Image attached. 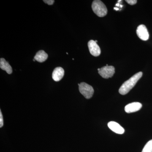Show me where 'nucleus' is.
<instances>
[{
  "mask_svg": "<svg viewBox=\"0 0 152 152\" xmlns=\"http://www.w3.org/2000/svg\"><path fill=\"white\" fill-rule=\"evenodd\" d=\"M142 76V72H139L133 75L132 77L125 82L120 87L119 92L121 94L124 95L127 94L135 86Z\"/></svg>",
  "mask_w": 152,
  "mask_h": 152,
  "instance_id": "nucleus-1",
  "label": "nucleus"
},
{
  "mask_svg": "<svg viewBox=\"0 0 152 152\" xmlns=\"http://www.w3.org/2000/svg\"><path fill=\"white\" fill-rule=\"evenodd\" d=\"M92 9L94 13L99 17L105 16L107 14V9L106 6L102 1L99 0L93 1Z\"/></svg>",
  "mask_w": 152,
  "mask_h": 152,
  "instance_id": "nucleus-2",
  "label": "nucleus"
},
{
  "mask_svg": "<svg viewBox=\"0 0 152 152\" xmlns=\"http://www.w3.org/2000/svg\"><path fill=\"white\" fill-rule=\"evenodd\" d=\"M79 91L86 99H90L93 96L94 89L92 87L86 83H81L79 87Z\"/></svg>",
  "mask_w": 152,
  "mask_h": 152,
  "instance_id": "nucleus-3",
  "label": "nucleus"
},
{
  "mask_svg": "<svg viewBox=\"0 0 152 152\" xmlns=\"http://www.w3.org/2000/svg\"><path fill=\"white\" fill-rule=\"evenodd\" d=\"M98 72L104 78L108 79L114 75L115 73V67L111 66H105L101 68Z\"/></svg>",
  "mask_w": 152,
  "mask_h": 152,
  "instance_id": "nucleus-4",
  "label": "nucleus"
},
{
  "mask_svg": "<svg viewBox=\"0 0 152 152\" xmlns=\"http://www.w3.org/2000/svg\"><path fill=\"white\" fill-rule=\"evenodd\" d=\"M88 45L90 53L94 56H99L101 54L100 48L95 41L91 40L89 41Z\"/></svg>",
  "mask_w": 152,
  "mask_h": 152,
  "instance_id": "nucleus-5",
  "label": "nucleus"
},
{
  "mask_svg": "<svg viewBox=\"0 0 152 152\" xmlns=\"http://www.w3.org/2000/svg\"><path fill=\"white\" fill-rule=\"evenodd\" d=\"M137 34L142 40L147 41L149 37V34L146 27L144 25H140L137 29Z\"/></svg>",
  "mask_w": 152,
  "mask_h": 152,
  "instance_id": "nucleus-6",
  "label": "nucleus"
},
{
  "mask_svg": "<svg viewBox=\"0 0 152 152\" xmlns=\"http://www.w3.org/2000/svg\"><path fill=\"white\" fill-rule=\"evenodd\" d=\"M142 107V104L140 103L133 102L128 104L125 107V111L128 113H134L140 110Z\"/></svg>",
  "mask_w": 152,
  "mask_h": 152,
  "instance_id": "nucleus-7",
  "label": "nucleus"
},
{
  "mask_svg": "<svg viewBox=\"0 0 152 152\" xmlns=\"http://www.w3.org/2000/svg\"><path fill=\"white\" fill-rule=\"evenodd\" d=\"M64 75V70L61 67H58L55 68L52 74V78L56 82L61 80Z\"/></svg>",
  "mask_w": 152,
  "mask_h": 152,
  "instance_id": "nucleus-8",
  "label": "nucleus"
},
{
  "mask_svg": "<svg viewBox=\"0 0 152 152\" xmlns=\"http://www.w3.org/2000/svg\"><path fill=\"white\" fill-rule=\"evenodd\" d=\"M108 126L112 131L117 134H122L124 133V129L115 122H110L108 124Z\"/></svg>",
  "mask_w": 152,
  "mask_h": 152,
  "instance_id": "nucleus-9",
  "label": "nucleus"
},
{
  "mask_svg": "<svg viewBox=\"0 0 152 152\" xmlns=\"http://www.w3.org/2000/svg\"><path fill=\"white\" fill-rule=\"evenodd\" d=\"M0 68L3 70L5 71L7 74H11L12 72V67L9 63L3 58H1L0 59Z\"/></svg>",
  "mask_w": 152,
  "mask_h": 152,
  "instance_id": "nucleus-10",
  "label": "nucleus"
},
{
  "mask_svg": "<svg viewBox=\"0 0 152 152\" xmlns=\"http://www.w3.org/2000/svg\"><path fill=\"white\" fill-rule=\"evenodd\" d=\"M48 57V54L44 50H42L39 51L37 53L34 58L39 62L42 63L46 61Z\"/></svg>",
  "mask_w": 152,
  "mask_h": 152,
  "instance_id": "nucleus-11",
  "label": "nucleus"
},
{
  "mask_svg": "<svg viewBox=\"0 0 152 152\" xmlns=\"http://www.w3.org/2000/svg\"><path fill=\"white\" fill-rule=\"evenodd\" d=\"M142 152H152V140L147 143Z\"/></svg>",
  "mask_w": 152,
  "mask_h": 152,
  "instance_id": "nucleus-12",
  "label": "nucleus"
},
{
  "mask_svg": "<svg viewBox=\"0 0 152 152\" xmlns=\"http://www.w3.org/2000/svg\"><path fill=\"white\" fill-rule=\"evenodd\" d=\"M126 1L131 5H134L137 4V0H126Z\"/></svg>",
  "mask_w": 152,
  "mask_h": 152,
  "instance_id": "nucleus-13",
  "label": "nucleus"
},
{
  "mask_svg": "<svg viewBox=\"0 0 152 152\" xmlns=\"http://www.w3.org/2000/svg\"><path fill=\"white\" fill-rule=\"evenodd\" d=\"M4 125V120L1 111H0V128H1Z\"/></svg>",
  "mask_w": 152,
  "mask_h": 152,
  "instance_id": "nucleus-14",
  "label": "nucleus"
},
{
  "mask_svg": "<svg viewBox=\"0 0 152 152\" xmlns=\"http://www.w3.org/2000/svg\"><path fill=\"white\" fill-rule=\"evenodd\" d=\"M43 1L49 5H52L54 3L55 1L54 0H44Z\"/></svg>",
  "mask_w": 152,
  "mask_h": 152,
  "instance_id": "nucleus-15",
  "label": "nucleus"
},
{
  "mask_svg": "<svg viewBox=\"0 0 152 152\" xmlns=\"http://www.w3.org/2000/svg\"><path fill=\"white\" fill-rule=\"evenodd\" d=\"M114 10H119V9L118 8L115 7L114 8Z\"/></svg>",
  "mask_w": 152,
  "mask_h": 152,
  "instance_id": "nucleus-16",
  "label": "nucleus"
},
{
  "mask_svg": "<svg viewBox=\"0 0 152 152\" xmlns=\"http://www.w3.org/2000/svg\"><path fill=\"white\" fill-rule=\"evenodd\" d=\"M116 6H117V7H119V6H120V4L118 3V4H116Z\"/></svg>",
  "mask_w": 152,
  "mask_h": 152,
  "instance_id": "nucleus-17",
  "label": "nucleus"
},
{
  "mask_svg": "<svg viewBox=\"0 0 152 152\" xmlns=\"http://www.w3.org/2000/svg\"><path fill=\"white\" fill-rule=\"evenodd\" d=\"M100 69H99H99H98V72H99V71L100 70Z\"/></svg>",
  "mask_w": 152,
  "mask_h": 152,
  "instance_id": "nucleus-18",
  "label": "nucleus"
},
{
  "mask_svg": "<svg viewBox=\"0 0 152 152\" xmlns=\"http://www.w3.org/2000/svg\"><path fill=\"white\" fill-rule=\"evenodd\" d=\"M33 61H36V60L34 58V59H33Z\"/></svg>",
  "mask_w": 152,
  "mask_h": 152,
  "instance_id": "nucleus-19",
  "label": "nucleus"
},
{
  "mask_svg": "<svg viewBox=\"0 0 152 152\" xmlns=\"http://www.w3.org/2000/svg\"><path fill=\"white\" fill-rule=\"evenodd\" d=\"M95 41V42H98V41H97V40H96V41Z\"/></svg>",
  "mask_w": 152,
  "mask_h": 152,
  "instance_id": "nucleus-20",
  "label": "nucleus"
}]
</instances>
